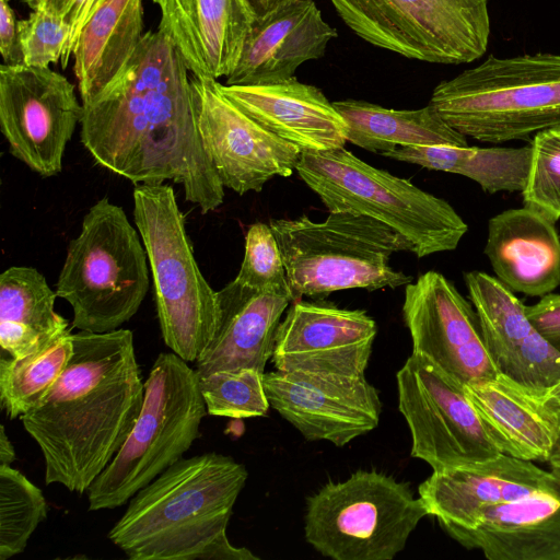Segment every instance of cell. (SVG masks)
I'll list each match as a JSON object with an SVG mask.
<instances>
[{
    "instance_id": "obj_41",
    "label": "cell",
    "mask_w": 560,
    "mask_h": 560,
    "mask_svg": "<svg viewBox=\"0 0 560 560\" xmlns=\"http://www.w3.org/2000/svg\"><path fill=\"white\" fill-rule=\"evenodd\" d=\"M254 19H262L280 8L296 1L304 0H245Z\"/></svg>"
},
{
    "instance_id": "obj_7",
    "label": "cell",
    "mask_w": 560,
    "mask_h": 560,
    "mask_svg": "<svg viewBox=\"0 0 560 560\" xmlns=\"http://www.w3.org/2000/svg\"><path fill=\"white\" fill-rule=\"evenodd\" d=\"M148 256L125 210L107 197L84 214L70 240L56 294L73 311L72 328L118 329L139 311L149 290Z\"/></svg>"
},
{
    "instance_id": "obj_18",
    "label": "cell",
    "mask_w": 560,
    "mask_h": 560,
    "mask_svg": "<svg viewBox=\"0 0 560 560\" xmlns=\"http://www.w3.org/2000/svg\"><path fill=\"white\" fill-rule=\"evenodd\" d=\"M464 282L499 372L533 388L553 386L560 380V351L530 322L526 305L485 271L465 272Z\"/></svg>"
},
{
    "instance_id": "obj_43",
    "label": "cell",
    "mask_w": 560,
    "mask_h": 560,
    "mask_svg": "<svg viewBox=\"0 0 560 560\" xmlns=\"http://www.w3.org/2000/svg\"><path fill=\"white\" fill-rule=\"evenodd\" d=\"M546 463L549 465L550 472L560 478V432Z\"/></svg>"
},
{
    "instance_id": "obj_3",
    "label": "cell",
    "mask_w": 560,
    "mask_h": 560,
    "mask_svg": "<svg viewBox=\"0 0 560 560\" xmlns=\"http://www.w3.org/2000/svg\"><path fill=\"white\" fill-rule=\"evenodd\" d=\"M248 472L231 456L180 458L129 500L108 539L130 560H196L226 533Z\"/></svg>"
},
{
    "instance_id": "obj_33",
    "label": "cell",
    "mask_w": 560,
    "mask_h": 560,
    "mask_svg": "<svg viewBox=\"0 0 560 560\" xmlns=\"http://www.w3.org/2000/svg\"><path fill=\"white\" fill-rule=\"evenodd\" d=\"M262 376L249 368L199 376L207 412L234 419L266 416L270 404Z\"/></svg>"
},
{
    "instance_id": "obj_8",
    "label": "cell",
    "mask_w": 560,
    "mask_h": 560,
    "mask_svg": "<svg viewBox=\"0 0 560 560\" xmlns=\"http://www.w3.org/2000/svg\"><path fill=\"white\" fill-rule=\"evenodd\" d=\"M174 352L155 359L144 382L141 412L127 440L88 489L89 511L112 510L131 499L183 458L206 417L199 375Z\"/></svg>"
},
{
    "instance_id": "obj_21",
    "label": "cell",
    "mask_w": 560,
    "mask_h": 560,
    "mask_svg": "<svg viewBox=\"0 0 560 560\" xmlns=\"http://www.w3.org/2000/svg\"><path fill=\"white\" fill-rule=\"evenodd\" d=\"M464 390L502 454L547 462L560 432V407L547 390L503 373L464 384Z\"/></svg>"
},
{
    "instance_id": "obj_15",
    "label": "cell",
    "mask_w": 560,
    "mask_h": 560,
    "mask_svg": "<svg viewBox=\"0 0 560 560\" xmlns=\"http://www.w3.org/2000/svg\"><path fill=\"white\" fill-rule=\"evenodd\" d=\"M262 381L270 406L308 441L341 447L380 423V394L365 376L276 370Z\"/></svg>"
},
{
    "instance_id": "obj_32",
    "label": "cell",
    "mask_w": 560,
    "mask_h": 560,
    "mask_svg": "<svg viewBox=\"0 0 560 560\" xmlns=\"http://www.w3.org/2000/svg\"><path fill=\"white\" fill-rule=\"evenodd\" d=\"M46 517L42 490L11 465H0V560L23 552Z\"/></svg>"
},
{
    "instance_id": "obj_37",
    "label": "cell",
    "mask_w": 560,
    "mask_h": 560,
    "mask_svg": "<svg viewBox=\"0 0 560 560\" xmlns=\"http://www.w3.org/2000/svg\"><path fill=\"white\" fill-rule=\"evenodd\" d=\"M58 337L43 335L13 322L0 320V346L12 358H23L40 351Z\"/></svg>"
},
{
    "instance_id": "obj_27",
    "label": "cell",
    "mask_w": 560,
    "mask_h": 560,
    "mask_svg": "<svg viewBox=\"0 0 560 560\" xmlns=\"http://www.w3.org/2000/svg\"><path fill=\"white\" fill-rule=\"evenodd\" d=\"M143 28L142 0H107L93 13L72 50L81 103L118 75L138 48Z\"/></svg>"
},
{
    "instance_id": "obj_26",
    "label": "cell",
    "mask_w": 560,
    "mask_h": 560,
    "mask_svg": "<svg viewBox=\"0 0 560 560\" xmlns=\"http://www.w3.org/2000/svg\"><path fill=\"white\" fill-rule=\"evenodd\" d=\"M483 254L514 293L541 298L560 285V235L556 222L535 209H508L488 222Z\"/></svg>"
},
{
    "instance_id": "obj_6",
    "label": "cell",
    "mask_w": 560,
    "mask_h": 560,
    "mask_svg": "<svg viewBox=\"0 0 560 560\" xmlns=\"http://www.w3.org/2000/svg\"><path fill=\"white\" fill-rule=\"evenodd\" d=\"M295 172L329 212H351L390 226L422 258L457 248L468 226L444 199L376 168L345 147L301 151Z\"/></svg>"
},
{
    "instance_id": "obj_19",
    "label": "cell",
    "mask_w": 560,
    "mask_h": 560,
    "mask_svg": "<svg viewBox=\"0 0 560 560\" xmlns=\"http://www.w3.org/2000/svg\"><path fill=\"white\" fill-rule=\"evenodd\" d=\"M534 464L506 454L433 471L418 488L428 514L450 536L474 524L488 506L512 502L547 487L553 479Z\"/></svg>"
},
{
    "instance_id": "obj_16",
    "label": "cell",
    "mask_w": 560,
    "mask_h": 560,
    "mask_svg": "<svg viewBox=\"0 0 560 560\" xmlns=\"http://www.w3.org/2000/svg\"><path fill=\"white\" fill-rule=\"evenodd\" d=\"M402 314L412 353L425 357L463 384L499 373L471 302L444 275L430 270L407 284Z\"/></svg>"
},
{
    "instance_id": "obj_1",
    "label": "cell",
    "mask_w": 560,
    "mask_h": 560,
    "mask_svg": "<svg viewBox=\"0 0 560 560\" xmlns=\"http://www.w3.org/2000/svg\"><path fill=\"white\" fill-rule=\"evenodd\" d=\"M188 72L167 37L145 32L118 75L82 103L80 139L100 166L135 185L171 179L207 214L224 186L200 140Z\"/></svg>"
},
{
    "instance_id": "obj_45",
    "label": "cell",
    "mask_w": 560,
    "mask_h": 560,
    "mask_svg": "<svg viewBox=\"0 0 560 560\" xmlns=\"http://www.w3.org/2000/svg\"><path fill=\"white\" fill-rule=\"evenodd\" d=\"M20 1L27 4L33 10L37 5L39 0H20Z\"/></svg>"
},
{
    "instance_id": "obj_17",
    "label": "cell",
    "mask_w": 560,
    "mask_h": 560,
    "mask_svg": "<svg viewBox=\"0 0 560 560\" xmlns=\"http://www.w3.org/2000/svg\"><path fill=\"white\" fill-rule=\"evenodd\" d=\"M376 332L365 311L299 299L278 326L271 360L279 371L364 376Z\"/></svg>"
},
{
    "instance_id": "obj_39",
    "label": "cell",
    "mask_w": 560,
    "mask_h": 560,
    "mask_svg": "<svg viewBox=\"0 0 560 560\" xmlns=\"http://www.w3.org/2000/svg\"><path fill=\"white\" fill-rule=\"evenodd\" d=\"M526 314L544 337L560 351V293L544 295L533 305H526Z\"/></svg>"
},
{
    "instance_id": "obj_22",
    "label": "cell",
    "mask_w": 560,
    "mask_h": 560,
    "mask_svg": "<svg viewBox=\"0 0 560 560\" xmlns=\"http://www.w3.org/2000/svg\"><path fill=\"white\" fill-rule=\"evenodd\" d=\"M337 36L313 0L289 3L254 20L225 84L257 85L289 80L302 63L323 57Z\"/></svg>"
},
{
    "instance_id": "obj_44",
    "label": "cell",
    "mask_w": 560,
    "mask_h": 560,
    "mask_svg": "<svg viewBox=\"0 0 560 560\" xmlns=\"http://www.w3.org/2000/svg\"><path fill=\"white\" fill-rule=\"evenodd\" d=\"M547 394L560 407V380L547 390Z\"/></svg>"
},
{
    "instance_id": "obj_34",
    "label": "cell",
    "mask_w": 560,
    "mask_h": 560,
    "mask_svg": "<svg viewBox=\"0 0 560 560\" xmlns=\"http://www.w3.org/2000/svg\"><path fill=\"white\" fill-rule=\"evenodd\" d=\"M523 203L553 222L560 219V126L541 130L532 141Z\"/></svg>"
},
{
    "instance_id": "obj_31",
    "label": "cell",
    "mask_w": 560,
    "mask_h": 560,
    "mask_svg": "<svg viewBox=\"0 0 560 560\" xmlns=\"http://www.w3.org/2000/svg\"><path fill=\"white\" fill-rule=\"evenodd\" d=\"M57 294L37 269L12 266L0 275V320H9L49 337L68 330L55 311Z\"/></svg>"
},
{
    "instance_id": "obj_4",
    "label": "cell",
    "mask_w": 560,
    "mask_h": 560,
    "mask_svg": "<svg viewBox=\"0 0 560 560\" xmlns=\"http://www.w3.org/2000/svg\"><path fill=\"white\" fill-rule=\"evenodd\" d=\"M429 104L467 138L485 143L528 139L560 126V54L490 55L441 81Z\"/></svg>"
},
{
    "instance_id": "obj_42",
    "label": "cell",
    "mask_w": 560,
    "mask_h": 560,
    "mask_svg": "<svg viewBox=\"0 0 560 560\" xmlns=\"http://www.w3.org/2000/svg\"><path fill=\"white\" fill-rule=\"evenodd\" d=\"M16 459L15 450L10 441L5 428L0 425V465H11Z\"/></svg>"
},
{
    "instance_id": "obj_38",
    "label": "cell",
    "mask_w": 560,
    "mask_h": 560,
    "mask_svg": "<svg viewBox=\"0 0 560 560\" xmlns=\"http://www.w3.org/2000/svg\"><path fill=\"white\" fill-rule=\"evenodd\" d=\"M107 0H39L65 19L71 26V38L67 59L69 62L78 36L93 13Z\"/></svg>"
},
{
    "instance_id": "obj_29",
    "label": "cell",
    "mask_w": 560,
    "mask_h": 560,
    "mask_svg": "<svg viewBox=\"0 0 560 560\" xmlns=\"http://www.w3.org/2000/svg\"><path fill=\"white\" fill-rule=\"evenodd\" d=\"M384 156L428 170L465 176L483 191H522L525 187L532 147L410 145Z\"/></svg>"
},
{
    "instance_id": "obj_35",
    "label": "cell",
    "mask_w": 560,
    "mask_h": 560,
    "mask_svg": "<svg viewBox=\"0 0 560 560\" xmlns=\"http://www.w3.org/2000/svg\"><path fill=\"white\" fill-rule=\"evenodd\" d=\"M243 285L294 301L290 289L282 254L269 224L256 222L245 235V252L235 278Z\"/></svg>"
},
{
    "instance_id": "obj_13",
    "label": "cell",
    "mask_w": 560,
    "mask_h": 560,
    "mask_svg": "<svg viewBox=\"0 0 560 560\" xmlns=\"http://www.w3.org/2000/svg\"><path fill=\"white\" fill-rule=\"evenodd\" d=\"M83 116L74 85L49 67L0 66V129L10 153L39 176L59 174Z\"/></svg>"
},
{
    "instance_id": "obj_36",
    "label": "cell",
    "mask_w": 560,
    "mask_h": 560,
    "mask_svg": "<svg viewBox=\"0 0 560 560\" xmlns=\"http://www.w3.org/2000/svg\"><path fill=\"white\" fill-rule=\"evenodd\" d=\"M22 63L30 67H49L61 62L68 66L71 26L46 5L37 4L28 18L18 21Z\"/></svg>"
},
{
    "instance_id": "obj_10",
    "label": "cell",
    "mask_w": 560,
    "mask_h": 560,
    "mask_svg": "<svg viewBox=\"0 0 560 560\" xmlns=\"http://www.w3.org/2000/svg\"><path fill=\"white\" fill-rule=\"evenodd\" d=\"M428 515L408 482L358 470L306 499L304 534L316 551L334 560H392Z\"/></svg>"
},
{
    "instance_id": "obj_14",
    "label": "cell",
    "mask_w": 560,
    "mask_h": 560,
    "mask_svg": "<svg viewBox=\"0 0 560 560\" xmlns=\"http://www.w3.org/2000/svg\"><path fill=\"white\" fill-rule=\"evenodd\" d=\"M218 82L191 78L200 140L224 188L258 192L271 178L292 175L301 150L250 118Z\"/></svg>"
},
{
    "instance_id": "obj_25",
    "label": "cell",
    "mask_w": 560,
    "mask_h": 560,
    "mask_svg": "<svg viewBox=\"0 0 560 560\" xmlns=\"http://www.w3.org/2000/svg\"><path fill=\"white\" fill-rule=\"evenodd\" d=\"M218 299L217 329L196 361L198 375L245 368L265 373L273 354L278 326L292 300L243 285L235 279L218 291Z\"/></svg>"
},
{
    "instance_id": "obj_11",
    "label": "cell",
    "mask_w": 560,
    "mask_h": 560,
    "mask_svg": "<svg viewBox=\"0 0 560 560\" xmlns=\"http://www.w3.org/2000/svg\"><path fill=\"white\" fill-rule=\"evenodd\" d=\"M360 38L405 58L442 65L472 62L487 51V0H330Z\"/></svg>"
},
{
    "instance_id": "obj_40",
    "label": "cell",
    "mask_w": 560,
    "mask_h": 560,
    "mask_svg": "<svg viewBox=\"0 0 560 560\" xmlns=\"http://www.w3.org/2000/svg\"><path fill=\"white\" fill-rule=\"evenodd\" d=\"M0 52L5 65L22 63L18 20L10 0H0Z\"/></svg>"
},
{
    "instance_id": "obj_12",
    "label": "cell",
    "mask_w": 560,
    "mask_h": 560,
    "mask_svg": "<svg viewBox=\"0 0 560 560\" xmlns=\"http://www.w3.org/2000/svg\"><path fill=\"white\" fill-rule=\"evenodd\" d=\"M396 380L412 457L441 471L502 454L487 434L464 384L435 363L411 353Z\"/></svg>"
},
{
    "instance_id": "obj_28",
    "label": "cell",
    "mask_w": 560,
    "mask_h": 560,
    "mask_svg": "<svg viewBox=\"0 0 560 560\" xmlns=\"http://www.w3.org/2000/svg\"><path fill=\"white\" fill-rule=\"evenodd\" d=\"M332 103L347 124V141L383 156L410 145H468L467 137L430 104L419 109H393L351 98Z\"/></svg>"
},
{
    "instance_id": "obj_24",
    "label": "cell",
    "mask_w": 560,
    "mask_h": 560,
    "mask_svg": "<svg viewBox=\"0 0 560 560\" xmlns=\"http://www.w3.org/2000/svg\"><path fill=\"white\" fill-rule=\"evenodd\" d=\"M450 536L489 560H560V478L530 495L486 508L471 526Z\"/></svg>"
},
{
    "instance_id": "obj_2",
    "label": "cell",
    "mask_w": 560,
    "mask_h": 560,
    "mask_svg": "<svg viewBox=\"0 0 560 560\" xmlns=\"http://www.w3.org/2000/svg\"><path fill=\"white\" fill-rule=\"evenodd\" d=\"M72 341L66 369L21 420L42 452L46 485L83 494L130 434L144 383L131 330H79Z\"/></svg>"
},
{
    "instance_id": "obj_5",
    "label": "cell",
    "mask_w": 560,
    "mask_h": 560,
    "mask_svg": "<svg viewBox=\"0 0 560 560\" xmlns=\"http://www.w3.org/2000/svg\"><path fill=\"white\" fill-rule=\"evenodd\" d=\"M294 301L346 289H396L413 278L394 269V254L411 243L390 226L351 212H329L320 222L306 214L271 219Z\"/></svg>"
},
{
    "instance_id": "obj_23",
    "label": "cell",
    "mask_w": 560,
    "mask_h": 560,
    "mask_svg": "<svg viewBox=\"0 0 560 560\" xmlns=\"http://www.w3.org/2000/svg\"><path fill=\"white\" fill-rule=\"evenodd\" d=\"M218 86L256 122L301 151H326L347 142V124L334 103L295 77L270 84Z\"/></svg>"
},
{
    "instance_id": "obj_9",
    "label": "cell",
    "mask_w": 560,
    "mask_h": 560,
    "mask_svg": "<svg viewBox=\"0 0 560 560\" xmlns=\"http://www.w3.org/2000/svg\"><path fill=\"white\" fill-rule=\"evenodd\" d=\"M132 198L164 343L184 361L196 362L217 329L218 291L198 267L172 186L137 184Z\"/></svg>"
},
{
    "instance_id": "obj_20",
    "label": "cell",
    "mask_w": 560,
    "mask_h": 560,
    "mask_svg": "<svg viewBox=\"0 0 560 560\" xmlns=\"http://www.w3.org/2000/svg\"><path fill=\"white\" fill-rule=\"evenodd\" d=\"M159 31L194 77L218 80L232 73L254 23L245 0H152Z\"/></svg>"
},
{
    "instance_id": "obj_30",
    "label": "cell",
    "mask_w": 560,
    "mask_h": 560,
    "mask_svg": "<svg viewBox=\"0 0 560 560\" xmlns=\"http://www.w3.org/2000/svg\"><path fill=\"white\" fill-rule=\"evenodd\" d=\"M73 352L71 328L48 347L23 358L0 359V401L10 419L22 417L44 398Z\"/></svg>"
}]
</instances>
